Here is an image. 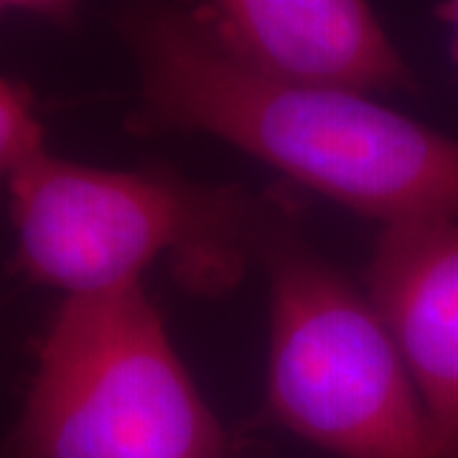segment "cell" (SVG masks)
Instances as JSON below:
<instances>
[{
    "label": "cell",
    "instance_id": "cell-1",
    "mask_svg": "<svg viewBox=\"0 0 458 458\" xmlns=\"http://www.w3.org/2000/svg\"><path fill=\"white\" fill-rule=\"evenodd\" d=\"M114 29L138 72L128 131L219 138L382 227L458 216L456 138L372 95L250 69L201 0H125Z\"/></svg>",
    "mask_w": 458,
    "mask_h": 458
},
{
    "label": "cell",
    "instance_id": "cell-2",
    "mask_svg": "<svg viewBox=\"0 0 458 458\" xmlns=\"http://www.w3.org/2000/svg\"><path fill=\"white\" fill-rule=\"evenodd\" d=\"M16 267L64 298L140 285L158 258L183 283L225 291L255 265V242L276 199L165 171L74 164L44 148L8 183Z\"/></svg>",
    "mask_w": 458,
    "mask_h": 458
},
{
    "label": "cell",
    "instance_id": "cell-3",
    "mask_svg": "<svg viewBox=\"0 0 458 458\" xmlns=\"http://www.w3.org/2000/svg\"><path fill=\"white\" fill-rule=\"evenodd\" d=\"M0 458H232L140 285L64 298Z\"/></svg>",
    "mask_w": 458,
    "mask_h": 458
},
{
    "label": "cell",
    "instance_id": "cell-4",
    "mask_svg": "<svg viewBox=\"0 0 458 458\" xmlns=\"http://www.w3.org/2000/svg\"><path fill=\"white\" fill-rule=\"evenodd\" d=\"M270 285V415L339 458H441L385 321L298 232L285 201L255 242Z\"/></svg>",
    "mask_w": 458,
    "mask_h": 458
},
{
    "label": "cell",
    "instance_id": "cell-5",
    "mask_svg": "<svg viewBox=\"0 0 458 458\" xmlns=\"http://www.w3.org/2000/svg\"><path fill=\"white\" fill-rule=\"evenodd\" d=\"M242 64L283 82L364 95L415 89L369 0H201Z\"/></svg>",
    "mask_w": 458,
    "mask_h": 458
},
{
    "label": "cell",
    "instance_id": "cell-6",
    "mask_svg": "<svg viewBox=\"0 0 458 458\" xmlns=\"http://www.w3.org/2000/svg\"><path fill=\"white\" fill-rule=\"evenodd\" d=\"M367 298L408 367L441 458H458V216L379 229Z\"/></svg>",
    "mask_w": 458,
    "mask_h": 458
},
{
    "label": "cell",
    "instance_id": "cell-7",
    "mask_svg": "<svg viewBox=\"0 0 458 458\" xmlns=\"http://www.w3.org/2000/svg\"><path fill=\"white\" fill-rule=\"evenodd\" d=\"M44 148L33 92L18 80L0 77V186H8L18 168Z\"/></svg>",
    "mask_w": 458,
    "mask_h": 458
},
{
    "label": "cell",
    "instance_id": "cell-8",
    "mask_svg": "<svg viewBox=\"0 0 458 458\" xmlns=\"http://www.w3.org/2000/svg\"><path fill=\"white\" fill-rule=\"evenodd\" d=\"M80 0H0V21L13 13H26L49 21L54 26H72L77 21Z\"/></svg>",
    "mask_w": 458,
    "mask_h": 458
},
{
    "label": "cell",
    "instance_id": "cell-9",
    "mask_svg": "<svg viewBox=\"0 0 458 458\" xmlns=\"http://www.w3.org/2000/svg\"><path fill=\"white\" fill-rule=\"evenodd\" d=\"M438 16L451 26L454 31V56L458 62V0H443V5L438 8Z\"/></svg>",
    "mask_w": 458,
    "mask_h": 458
}]
</instances>
